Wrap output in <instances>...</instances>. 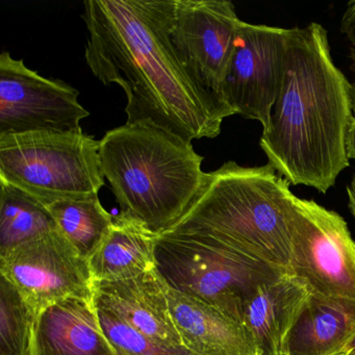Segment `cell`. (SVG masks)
Returning <instances> with one entry per match:
<instances>
[{
    "instance_id": "14",
    "label": "cell",
    "mask_w": 355,
    "mask_h": 355,
    "mask_svg": "<svg viewBox=\"0 0 355 355\" xmlns=\"http://www.w3.org/2000/svg\"><path fill=\"white\" fill-rule=\"evenodd\" d=\"M172 319L182 346L194 355H257L244 326L167 286Z\"/></svg>"
},
{
    "instance_id": "17",
    "label": "cell",
    "mask_w": 355,
    "mask_h": 355,
    "mask_svg": "<svg viewBox=\"0 0 355 355\" xmlns=\"http://www.w3.org/2000/svg\"><path fill=\"white\" fill-rule=\"evenodd\" d=\"M159 234L119 214L98 250L89 259L95 282H120L138 277L157 268Z\"/></svg>"
},
{
    "instance_id": "7",
    "label": "cell",
    "mask_w": 355,
    "mask_h": 355,
    "mask_svg": "<svg viewBox=\"0 0 355 355\" xmlns=\"http://www.w3.org/2000/svg\"><path fill=\"white\" fill-rule=\"evenodd\" d=\"M290 230V273L311 293L355 301V241L344 218L296 196Z\"/></svg>"
},
{
    "instance_id": "10",
    "label": "cell",
    "mask_w": 355,
    "mask_h": 355,
    "mask_svg": "<svg viewBox=\"0 0 355 355\" xmlns=\"http://www.w3.org/2000/svg\"><path fill=\"white\" fill-rule=\"evenodd\" d=\"M78 91L26 67L9 51L0 55V136L37 132H74L90 115Z\"/></svg>"
},
{
    "instance_id": "5",
    "label": "cell",
    "mask_w": 355,
    "mask_h": 355,
    "mask_svg": "<svg viewBox=\"0 0 355 355\" xmlns=\"http://www.w3.org/2000/svg\"><path fill=\"white\" fill-rule=\"evenodd\" d=\"M155 261L170 288L241 324L255 291L286 274L194 232L159 234Z\"/></svg>"
},
{
    "instance_id": "13",
    "label": "cell",
    "mask_w": 355,
    "mask_h": 355,
    "mask_svg": "<svg viewBox=\"0 0 355 355\" xmlns=\"http://www.w3.org/2000/svg\"><path fill=\"white\" fill-rule=\"evenodd\" d=\"M31 355H119L105 336L94 301L69 298L34 321Z\"/></svg>"
},
{
    "instance_id": "25",
    "label": "cell",
    "mask_w": 355,
    "mask_h": 355,
    "mask_svg": "<svg viewBox=\"0 0 355 355\" xmlns=\"http://www.w3.org/2000/svg\"><path fill=\"white\" fill-rule=\"evenodd\" d=\"M348 155L349 159H355V119L351 128L348 138Z\"/></svg>"
},
{
    "instance_id": "12",
    "label": "cell",
    "mask_w": 355,
    "mask_h": 355,
    "mask_svg": "<svg viewBox=\"0 0 355 355\" xmlns=\"http://www.w3.org/2000/svg\"><path fill=\"white\" fill-rule=\"evenodd\" d=\"M94 303L153 342L184 348L172 319L167 284L157 272L120 282H95Z\"/></svg>"
},
{
    "instance_id": "4",
    "label": "cell",
    "mask_w": 355,
    "mask_h": 355,
    "mask_svg": "<svg viewBox=\"0 0 355 355\" xmlns=\"http://www.w3.org/2000/svg\"><path fill=\"white\" fill-rule=\"evenodd\" d=\"M99 155L120 214L159 236L186 214L205 180L192 142L150 123L105 132Z\"/></svg>"
},
{
    "instance_id": "24",
    "label": "cell",
    "mask_w": 355,
    "mask_h": 355,
    "mask_svg": "<svg viewBox=\"0 0 355 355\" xmlns=\"http://www.w3.org/2000/svg\"><path fill=\"white\" fill-rule=\"evenodd\" d=\"M336 355H355V331Z\"/></svg>"
},
{
    "instance_id": "20",
    "label": "cell",
    "mask_w": 355,
    "mask_h": 355,
    "mask_svg": "<svg viewBox=\"0 0 355 355\" xmlns=\"http://www.w3.org/2000/svg\"><path fill=\"white\" fill-rule=\"evenodd\" d=\"M35 319L15 286L0 278V355H31Z\"/></svg>"
},
{
    "instance_id": "21",
    "label": "cell",
    "mask_w": 355,
    "mask_h": 355,
    "mask_svg": "<svg viewBox=\"0 0 355 355\" xmlns=\"http://www.w3.org/2000/svg\"><path fill=\"white\" fill-rule=\"evenodd\" d=\"M95 306L101 327L119 355H194L184 348H171L153 342L112 311L97 305Z\"/></svg>"
},
{
    "instance_id": "3",
    "label": "cell",
    "mask_w": 355,
    "mask_h": 355,
    "mask_svg": "<svg viewBox=\"0 0 355 355\" xmlns=\"http://www.w3.org/2000/svg\"><path fill=\"white\" fill-rule=\"evenodd\" d=\"M290 186L270 164L244 167L227 162L205 173L192 205L167 232L201 234L288 273L296 197Z\"/></svg>"
},
{
    "instance_id": "16",
    "label": "cell",
    "mask_w": 355,
    "mask_h": 355,
    "mask_svg": "<svg viewBox=\"0 0 355 355\" xmlns=\"http://www.w3.org/2000/svg\"><path fill=\"white\" fill-rule=\"evenodd\" d=\"M355 331V301L309 293L282 355H336Z\"/></svg>"
},
{
    "instance_id": "19",
    "label": "cell",
    "mask_w": 355,
    "mask_h": 355,
    "mask_svg": "<svg viewBox=\"0 0 355 355\" xmlns=\"http://www.w3.org/2000/svg\"><path fill=\"white\" fill-rule=\"evenodd\" d=\"M58 230L83 257L90 259L98 250L114 225V218L98 195L67 198L47 205Z\"/></svg>"
},
{
    "instance_id": "22",
    "label": "cell",
    "mask_w": 355,
    "mask_h": 355,
    "mask_svg": "<svg viewBox=\"0 0 355 355\" xmlns=\"http://www.w3.org/2000/svg\"><path fill=\"white\" fill-rule=\"evenodd\" d=\"M340 32L348 39L351 46H355V0L347 5L340 20Z\"/></svg>"
},
{
    "instance_id": "6",
    "label": "cell",
    "mask_w": 355,
    "mask_h": 355,
    "mask_svg": "<svg viewBox=\"0 0 355 355\" xmlns=\"http://www.w3.org/2000/svg\"><path fill=\"white\" fill-rule=\"evenodd\" d=\"M99 149L83 130L0 136V180L46 205L94 196L105 184Z\"/></svg>"
},
{
    "instance_id": "18",
    "label": "cell",
    "mask_w": 355,
    "mask_h": 355,
    "mask_svg": "<svg viewBox=\"0 0 355 355\" xmlns=\"http://www.w3.org/2000/svg\"><path fill=\"white\" fill-rule=\"evenodd\" d=\"M55 230L57 223L45 203L0 180V255Z\"/></svg>"
},
{
    "instance_id": "15",
    "label": "cell",
    "mask_w": 355,
    "mask_h": 355,
    "mask_svg": "<svg viewBox=\"0 0 355 355\" xmlns=\"http://www.w3.org/2000/svg\"><path fill=\"white\" fill-rule=\"evenodd\" d=\"M309 293L304 282L291 273L255 291L245 306L242 324L257 355H282L284 338Z\"/></svg>"
},
{
    "instance_id": "8",
    "label": "cell",
    "mask_w": 355,
    "mask_h": 355,
    "mask_svg": "<svg viewBox=\"0 0 355 355\" xmlns=\"http://www.w3.org/2000/svg\"><path fill=\"white\" fill-rule=\"evenodd\" d=\"M240 22L227 0H176L170 34L174 51L223 120L234 115L226 105L223 87Z\"/></svg>"
},
{
    "instance_id": "1",
    "label": "cell",
    "mask_w": 355,
    "mask_h": 355,
    "mask_svg": "<svg viewBox=\"0 0 355 355\" xmlns=\"http://www.w3.org/2000/svg\"><path fill=\"white\" fill-rule=\"evenodd\" d=\"M176 0H87L85 59L105 86L128 97V124L150 123L184 140L214 139L223 119L171 42Z\"/></svg>"
},
{
    "instance_id": "9",
    "label": "cell",
    "mask_w": 355,
    "mask_h": 355,
    "mask_svg": "<svg viewBox=\"0 0 355 355\" xmlns=\"http://www.w3.org/2000/svg\"><path fill=\"white\" fill-rule=\"evenodd\" d=\"M0 274L15 286L36 317L65 299L94 301L89 261L59 230L0 255Z\"/></svg>"
},
{
    "instance_id": "26",
    "label": "cell",
    "mask_w": 355,
    "mask_h": 355,
    "mask_svg": "<svg viewBox=\"0 0 355 355\" xmlns=\"http://www.w3.org/2000/svg\"><path fill=\"white\" fill-rule=\"evenodd\" d=\"M349 59H350V69L352 70L353 73L355 74V46L350 47V51H349ZM352 93H353V103H354L355 110V80L352 83Z\"/></svg>"
},
{
    "instance_id": "23",
    "label": "cell",
    "mask_w": 355,
    "mask_h": 355,
    "mask_svg": "<svg viewBox=\"0 0 355 355\" xmlns=\"http://www.w3.org/2000/svg\"><path fill=\"white\" fill-rule=\"evenodd\" d=\"M347 195H348L349 211L355 220V174L351 180L350 184L347 187Z\"/></svg>"
},
{
    "instance_id": "2",
    "label": "cell",
    "mask_w": 355,
    "mask_h": 355,
    "mask_svg": "<svg viewBox=\"0 0 355 355\" xmlns=\"http://www.w3.org/2000/svg\"><path fill=\"white\" fill-rule=\"evenodd\" d=\"M354 119L352 84L334 63L327 31L288 28L279 94L259 139L268 164L291 184L326 194L350 165Z\"/></svg>"
},
{
    "instance_id": "11",
    "label": "cell",
    "mask_w": 355,
    "mask_h": 355,
    "mask_svg": "<svg viewBox=\"0 0 355 355\" xmlns=\"http://www.w3.org/2000/svg\"><path fill=\"white\" fill-rule=\"evenodd\" d=\"M288 28L241 20L223 87L234 115L257 120L266 128L282 86Z\"/></svg>"
}]
</instances>
